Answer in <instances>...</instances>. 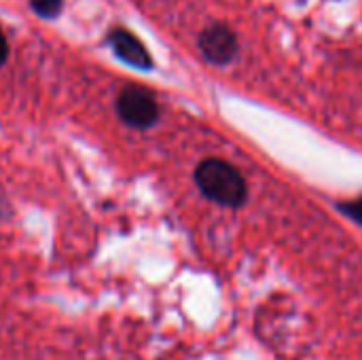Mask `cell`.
Masks as SVG:
<instances>
[{
	"label": "cell",
	"mask_w": 362,
	"mask_h": 360,
	"mask_svg": "<svg viewBox=\"0 0 362 360\" xmlns=\"http://www.w3.org/2000/svg\"><path fill=\"white\" fill-rule=\"evenodd\" d=\"M117 112L123 123L136 129H146L159 119V104L155 95L138 85L125 87L117 98Z\"/></svg>",
	"instance_id": "cell-3"
},
{
	"label": "cell",
	"mask_w": 362,
	"mask_h": 360,
	"mask_svg": "<svg viewBox=\"0 0 362 360\" xmlns=\"http://www.w3.org/2000/svg\"><path fill=\"white\" fill-rule=\"evenodd\" d=\"M62 4H64L62 0H30V6L34 8V13L47 19L57 17L62 11Z\"/></svg>",
	"instance_id": "cell-5"
},
{
	"label": "cell",
	"mask_w": 362,
	"mask_h": 360,
	"mask_svg": "<svg viewBox=\"0 0 362 360\" xmlns=\"http://www.w3.org/2000/svg\"><path fill=\"white\" fill-rule=\"evenodd\" d=\"M195 182L199 191L218 206L240 208L246 199V180L225 159L210 157L195 170Z\"/></svg>",
	"instance_id": "cell-2"
},
{
	"label": "cell",
	"mask_w": 362,
	"mask_h": 360,
	"mask_svg": "<svg viewBox=\"0 0 362 360\" xmlns=\"http://www.w3.org/2000/svg\"><path fill=\"white\" fill-rule=\"evenodd\" d=\"M108 40H110L115 53H117L123 62H127L129 66L144 68V70L151 68V55L146 53V49L142 47V42H140L134 34H129L127 30L115 28V30L110 32Z\"/></svg>",
	"instance_id": "cell-4"
},
{
	"label": "cell",
	"mask_w": 362,
	"mask_h": 360,
	"mask_svg": "<svg viewBox=\"0 0 362 360\" xmlns=\"http://www.w3.org/2000/svg\"><path fill=\"white\" fill-rule=\"evenodd\" d=\"M280 19L308 28L318 36H362V0H255Z\"/></svg>",
	"instance_id": "cell-1"
},
{
	"label": "cell",
	"mask_w": 362,
	"mask_h": 360,
	"mask_svg": "<svg viewBox=\"0 0 362 360\" xmlns=\"http://www.w3.org/2000/svg\"><path fill=\"white\" fill-rule=\"evenodd\" d=\"M341 210L348 212L352 219H356L358 223H362V197L356 202H348V204H341Z\"/></svg>",
	"instance_id": "cell-6"
},
{
	"label": "cell",
	"mask_w": 362,
	"mask_h": 360,
	"mask_svg": "<svg viewBox=\"0 0 362 360\" xmlns=\"http://www.w3.org/2000/svg\"><path fill=\"white\" fill-rule=\"evenodd\" d=\"M6 55H8V42H6V36H4V32L0 30V66L6 62Z\"/></svg>",
	"instance_id": "cell-7"
}]
</instances>
